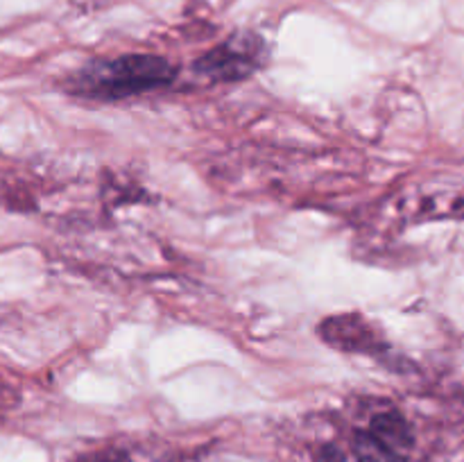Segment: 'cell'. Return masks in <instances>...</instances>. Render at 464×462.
<instances>
[{
  "label": "cell",
  "mask_w": 464,
  "mask_h": 462,
  "mask_svg": "<svg viewBox=\"0 0 464 462\" xmlns=\"http://www.w3.org/2000/svg\"><path fill=\"white\" fill-rule=\"evenodd\" d=\"M415 433L399 410H381L353 428L344 447L324 444L317 462H412Z\"/></svg>",
  "instance_id": "cell-2"
},
{
  "label": "cell",
  "mask_w": 464,
  "mask_h": 462,
  "mask_svg": "<svg viewBox=\"0 0 464 462\" xmlns=\"http://www.w3.org/2000/svg\"><path fill=\"white\" fill-rule=\"evenodd\" d=\"M317 333L329 347L344 353H362V356L372 358H381L390 353V344L385 342V338H381L376 326L362 315H356V313L326 317L317 326Z\"/></svg>",
  "instance_id": "cell-4"
},
{
  "label": "cell",
  "mask_w": 464,
  "mask_h": 462,
  "mask_svg": "<svg viewBox=\"0 0 464 462\" xmlns=\"http://www.w3.org/2000/svg\"><path fill=\"white\" fill-rule=\"evenodd\" d=\"M177 68L159 54L130 53L113 59H95L66 80V91L86 100H116L152 93L172 84Z\"/></svg>",
  "instance_id": "cell-1"
},
{
  "label": "cell",
  "mask_w": 464,
  "mask_h": 462,
  "mask_svg": "<svg viewBox=\"0 0 464 462\" xmlns=\"http://www.w3.org/2000/svg\"><path fill=\"white\" fill-rule=\"evenodd\" d=\"M267 43L256 32H236L222 43L204 53L193 71L213 84H234L252 77L267 63Z\"/></svg>",
  "instance_id": "cell-3"
}]
</instances>
